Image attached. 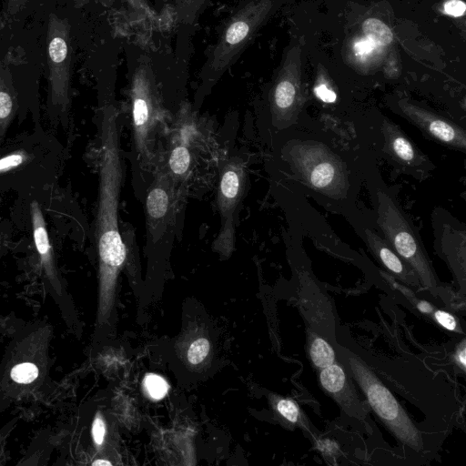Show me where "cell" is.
Instances as JSON below:
<instances>
[{
    "instance_id": "7",
    "label": "cell",
    "mask_w": 466,
    "mask_h": 466,
    "mask_svg": "<svg viewBox=\"0 0 466 466\" xmlns=\"http://www.w3.org/2000/svg\"><path fill=\"white\" fill-rule=\"evenodd\" d=\"M247 171L243 161L232 157L223 165L218 187L220 228L214 240V249L228 257L235 248L237 213L245 193Z\"/></svg>"
},
{
    "instance_id": "23",
    "label": "cell",
    "mask_w": 466,
    "mask_h": 466,
    "mask_svg": "<svg viewBox=\"0 0 466 466\" xmlns=\"http://www.w3.org/2000/svg\"><path fill=\"white\" fill-rule=\"evenodd\" d=\"M106 434V426L102 416L97 413L94 419L92 425V436L95 443L97 446H101L104 442Z\"/></svg>"
},
{
    "instance_id": "3",
    "label": "cell",
    "mask_w": 466,
    "mask_h": 466,
    "mask_svg": "<svg viewBox=\"0 0 466 466\" xmlns=\"http://www.w3.org/2000/svg\"><path fill=\"white\" fill-rule=\"evenodd\" d=\"M377 197V223L384 239L425 285L433 287L434 275L414 227L389 194L380 191Z\"/></svg>"
},
{
    "instance_id": "20",
    "label": "cell",
    "mask_w": 466,
    "mask_h": 466,
    "mask_svg": "<svg viewBox=\"0 0 466 466\" xmlns=\"http://www.w3.org/2000/svg\"><path fill=\"white\" fill-rule=\"evenodd\" d=\"M10 375L14 381L27 384L38 377V369L34 363L24 362L15 366Z\"/></svg>"
},
{
    "instance_id": "30",
    "label": "cell",
    "mask_w": 466,
    "mask_h": 466,
    "mask_svg": "<svg viewBox=\"0 0 466 466\" xmlns=\"http://www.w3.org/2000/svg\"><path fill=\"white\" fill-rule=\"evenodd\" d=\"M319 448L327 454H332L337 450L336 443L332 442L329 440H324L321 441H319Z\"/></svg>"
},
{
    "instance_id": "15",
    "label": "cell",
    "mask_w": 466,
    "mask_h": 466,
    "mask_svg": "<svg viewBox=\"0 0 466 466\" xmlns=\"http://www.w3.org/2000/svg\"><path fill=\"white\" fill-rule=\"evenodd\" d=\"M18 108L17 94L9 70L0 62V143Z\"/></svg>"
},
{
    "instance_id": "18",
    "label": "cell",
    "mask_w": 466,
    "mask_h": 466,
    "mask_svg": "<svg viewBox=\"0 0 466 466\" xmlns=\"http://www.w3.org/2000/svg\"><path fill=\"white\" fill-rule=\"evenodd\" d=\"M310 358L315 366L323 369L335 360V353L332 347L322 338H316L310 345Z\"/></svg>"
},
{
    "instance_id": "28",
    "label": "cell",
    "mask_w": 466,
    "mask_h": 466,
    "mask_svg": "<svg viewBox=\"0 0 466 466\" xmlns=\"http://www.w3.org/2000/svg\"><path fill=\"white\" fill-rule=\"evenodd\" d=\"M28 0H7L5 15L13 16L19 12Z\"/></svg>"
},
{
    "instance_id": "1",
    "label": "cell",
    "mask_w": 466,
    "mask_h": 466,
    "mask_svg": "<svg viewBox=\"0 0 466 466\" xmlns=\"http://www.w3.org/2000/svg\"><path fill=\"white\" fill-rule=\"evenodd\" d=\"M122 175L116 111L113 106H106L100 121L99 191L96 218L100 321L106 318L111 309L116 278L127 257L118 226Z\"/></svg>"
},
{
    "instance_id": "22",
    "label": "cell",
    "mask_w": 466,
    "mask_h": 466,
    "mask_svg": "<svg viewBox=\"0 0 466 466\" xmlns=\"http://www.w3.org/2000/svg\"><path fill=\"white\" fill-rule=\"evenodd\" d=\"M277 410L289 421L296 423L299 419V409L290 400H280L277 404Z\"/></svg>"
},
{
    "instance_id": "31",
    "label": "cell",
    "mask_w": 466,
    "mask_h": 466,
    "mask_svg": "<svg viewBox=\"0 0 466 466\" xmlns=\"http://www.w3.org/2000/svg\"><path fill=\"white\" fill-rule=\"evenodd\" d=\"M417 308L420 311L423 313H431L433 309V307L427 301L421 300L417 304Z\"/></svg>"
},
{
    "instance_id": "26",
    "label": "cell",
    "mask_w": 466,
    "mask_h": 466,
    "mask_svg": "<svg viewBox=\"0 0 466 466\" xmlns=\"http://www.w3.org/2000/svg\"><path fill=\"white\" fill-rule=\"evenodd\" d=\"M11 235V226L8 222L0 224V256L7 247Z\"/></svg>"
},
{
    "instance_id": "25",
    "label": "cell",
    "mask_w": 466,
    "mask_h": 466,
    "mask_svg": "<svg viewBox=\"0 0 466 466\" xmlns=\"http://www.w3.org/2000/svg\"><path fill=\"white\" fill-rule=\"evenodd\" d=\"M445 12L452 16H461L465 13L466 5L461 0H449L444 5Z\"/></svg>"
},
{
    "instance_id": "27",
    "label": "cell",
    "mask_w": 466,
    "mask_h": 466,
    "mask_svg": "<svg viewBox=\"0 0 466 466\" xmlns=\"http://www.w3.org/2000/svg\"><path fill=\"white\" fill-rule=\"evenodd\" d=\"M316 96L324 102L331 103L336 100V94L325 85H319L314 89Z\"/></svg>"
},
{
    "instance_id": "8",
    "label": "cell",
    "mask_w": 466,
    "mask_h": 466,
    "mask_svg": "<svg viewBox=\"0 0 466 466\" xmlns=\"http://www.w3.org/2000/svg\"><path fill=\"white\" fill-rule=\"evenodd\" d=\"M258 7L248 4L225 27L203 72L201 90L208 87L234 62L250 38L258 22Z\"/></svg>"
},
{
    "instance_id": "32",
    "label": "cell",
    "mask_w": 466,
    "mask_h": 466,
    "mask_svg": "<svg viewBox=\"0 0 466 466\" xmlns=\"http://www.w3.org/2000/svg\"><path fill=\"white\" fill-rule=\"evenodd\" d=\"M457 360L461 363L462 367H465L466 364V355H465V346L464 343H462L461 349H460L457 352Z\"/></svg>"
},
{
    "instance_id": "10",
    "label": "cell",
    "mask_w": 466,
    "mask_h": 466,
    "mask_svg": "<svg viewBox=\"0 0 466 466\" xmlns=\"http://www.w3.org/2000/svg\"><path fill=\"white\" fill-rule=\"evenodd\" d=\"M403 114L423 133L459 150L466 148L465 131L451 121L413 105H404Z\"/></svg>"
},
{
    "instance_id": "21",
    "label": "cell",
    "mask_w": 466,
    "mask_h": 466,
    "mask_svg": "<svg viewBox=\"0 0 466 466\" xmlns=\"http://www.w3.org/2000/svg\"><path fill=\"white\" fill-rule=\"evenodd\" d=\"M209 352V342L207 339L200 338L194 340L187 350V360L197 365L202 362Z\"/></svg>"
},
{
    "instance_id": "13",
    "label": "cell",
    "mask_w": 466,
    "mask_h": 466,
    "mask_svg": "<svg viewBox=\"0 0 466 466\" xmlns=\"http://www.w3.org/2000/svg\"><path fill=\"white\" fill-rule=\"evenodd\" d=\"M365 238L371 252L390 271L402 280L413 282L414 270L392 249L389 243L371 230H365Z\"/></svg>"
},
{
    "instance_id": "11",
    "label": "cell",
    "mask_w": 466,
    "mask_h": 466,
    "mask_svg": "<svg viewBox=\"0 0 466 466\" xmlns=\"http://www.w3.org/2000/svg\"><path fill=\"white\" fill-rule=\"evenodd\" d=\"M30 218L33 240L41 266L53 288L57 292H60L61 284L55 264L53 248L48 236L45 217L39 203L35 200L30 203Z\"/></svg>"
},
{
    "instance_id": "16",
    "label": "cell",
    "mask_w": 466,
    "mask_h": 466,
    "mask_svg": "<svg viewBox=\"0 0 466 466\" xmlns=\"http://www.w3.org/2000/svg\"><path fill=\"white\" fill-rule=\"evenodd\" d=\"M319 380L322 387L329 393L335 395L338 400L341 392L345 391L348 386L344 370L339 365L334 363L322 369Z\"/></svg>"
},
{
    "instance_id": "33",
    "label": "cell",
    "mask_w": 466,
    "mask_h": 466,
    "mask_svg": "<svg viewBox=\"0 0 466 466\" xmlns=\"http://www.w3.org/2000/svg\"><path fill=\"white\" fill-rule=\"evenodd\" d=\"M92 464L93 465H111V462L105 461V460H97V461H95Z\"/></svg>"
},
{
    "instance_id": "6",
    "label": "cell",
    "mask_w": 466,
    "mask_h": 466,
    "mask_svg": "<svg viewBox=\"0 0 466 466\" xmlns=\"http://www.w3.org/2000/svg\"><path fill=\"white\" fill-rule=\"evenodd\" d=\"M49 68V104L58 115L66 114L69 105L72 47L70 25L56 14L48 17L46 35Z\"/></svg>"
},
{
    "instance_id": "29",
    "label": "cell",
    "mask_w": 466,
    "mask_h": 466,
    "mask_svg": "<svg viewBox=\"0 0 466 466\" xmlns=\"http://www.w3.org/2000/svg\"><path fill=\"white\" fill-rule=\"evenodd\" d=\"M376 46L371 40L366 38L356 43L355 51L359 55H367L373 51Z\"/></svg>"
},
{
    "instance_id": "14",
    "label": "cell",
    "mask_w": 466,
    "mask_h": 466,
    "mask_svg": "<svg viewBox=\"0 0 466 466\" xmlns=\"http://www.w3.org/2000/svg\"><path fill=\"white\" fill-rule=\"evenodd\" d=\"M23 142L22 147L9 149L6 153L0 156V178H7L20 174V171L25 170L30 164L42 157L40 149L44 147V142Z\"/></svg>"
},
{
    "instance_id": "4",
    "label": "cell",
    "mask_w": 466,
    "mask_h": 466,
    "mask_svg": "<svg viewBox=\"0 0 466 466\" xmlns=\"http://www.w3.org/2000/svg\"><path fill=\"white\" fill-rule=\"evenodd\" d=\"M289 158L299 177L315 191L332 198L346 193L349 180L345 166L326 146L299 143L290 149Z\"/></svg>"
},
{
    "instance_id": "12",
    "label": "cell",
    "mask_w": 466,
    "mask_h": 466,
    "mask_svg": "<svg viewBox=\"0 0 466 466\" xmlns=\"http://www.w3.org/2000/svg\"><path fill=\"white\" fill-rule=\"evenodd\" d=\"M384 148L387 154L398 164L408 167H421L425 159L409 137L389 119L382 124Z\"/></svg>"
},
{
    "instance_id": "9",
    "label": "cell",
    "mask_w": 466,
    "mask_h": 466,
    "mask_svg": "<svg viewBox=\"0 0 466 466\" xmlns=\"http://www.w3.org/2000/svg\"><path fill=\"white\" fill-rule=\"evenodd\" d=\"M173 129L167 152L158 149L157 157L163 163L174 186L182 198L196 166V150L200 147V135L193 122L180 117Z\"/></svg>"
},
{
    "instance_id": "17",
    "label": "cell",
    "mask_w": 466,
    "mask_h": 466,
    "mask_svg": "<svg viewBox=\"0 0 466 466\" xmlns=\"http://www.w3.org/2000/svg\"><path fill=\"white\" fill-rule=\"evenodd\" d=\"M367 38L375 45L385 46L392 41V33L388 25L376 18H369L362 25Z\"/></svg>"
},
{
    "instance_id": "24",
    "label": "cell",
    "mask_w": 466,
    "mask_h": 466,
    "mask_svg": "<svg viewBox=\"0 0 466 466\" xmlns=\"http://www.w3.org/2000/svg\"><path fill=\"white\" fill-rule=\"evenodd\" d=\"M434 316L437 322L446 329L454 330L456 329L457 323L454 317L451 314L444 310H437L434 313Z\"/></svg>"
},
{
    "instance_id": "5",
    "label": "cell",
    "mask_w": 466,
    "mask_h": 466,
    "mask_svg": "<svg viewBox=\"0 0 466 466\" xmlns=\"http://www.w3.org/2000/svg\"><path fill=\"white\" fill-rule=\"evenodd\" d=\"M348 360L352 375L378 416L402 443L420 450V434L392 393L359 360L348 357Z\"/></svg>"
},
{
    "instance_id": "2",
    "label": "cell",
    "mask_w": 466,
    "mask_h": 466,
    "mask_svg": "<svg viewBox=\"0 0 466 466\" xmlns=\"http://www.w3.org/2000/svg\"><path fill=\"white\" fill-rule=\"evenodd\" d=\"M130 95L137 158L143 168L153 171L158 151L157 137L165 123V109L148 66L141 65L135 70Z\"/></svg>"
},
{
    "instance_id": "19",
    "label": "cell",
    "mask_w": 466,
    "mask_h": 466,
    "mask_svg": "<svg viewBox=\"0 0 466 466\" xmlns=\"http://www.w3.org/2000/svg\"><path fill=\"white\" fill-rule=\"evenodd\" d=\"M144 388L152 399L160 400L167 394L169 387L162 377L150 373L144 379Z\"/></svg>"
}]
</instances>
